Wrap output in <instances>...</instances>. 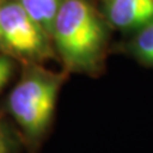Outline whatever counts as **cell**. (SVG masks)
Listing matches in <instances>:
<instances>
[{"mask_svg":"<svg viewBox=\"0 0 153 153\" xmlns=\"http://www.w3.org/2000/svg\"><path fill=\"white\" fill-rule=\"evenodd\" d=\"M51 35L65 64L71 69L94 65L105 45L102 23L84 0H63Z\"/></svg>","mask_w":153,"mask_h":153,"instance_id":"obj_1","label":"cell"},{"mask_svg":"<svg viewBox=\"0 0 153 153\" xmlns=\"http://www.w3.org/2000/svg\"><path fill=\"white\" fill-rule=\"evenodd\" d=\"M60 84V76L33 70L12 91L9 108L28 137L42 135L50 125Z\"/></svg>","mask_w":153,"mask_h":153,"instance_id":"obj_2","label":"cell"},{"mask_svg":"<svg viewBox=\"0 0 153 153\" xmlns=\"http://www.w3.org/2000/svg\"><path fill=\"white\" fill-rule=\"evenodd\" d=\"M45 33L21 3H3L0 8V41L12 51L28 57L44 55L46 52Z\"/></svg>","mask_w":153,"mask_h":153,"instance_id":"obj_3","label":"cell"},{"mask_svg":"<svg viewBox=\"0 0 153 153\" xmlns=\"http://www.w3.org/2000/svg\"><path fill=\"white\" fill-rule=\"evenodd\" d=\"M106 14L117 28H143L153 22V0H106Z\"/></svg>","mask_w":153,"mask_h":153,"instance_id":"obj_4","label":"cell"},{"mask_svg":"<svg viewBox=\"0 0 153 153\" xmlns=\"http://www.w3.org/2000/svg\"><path fill=\"white\" fill-rule=\"evenodd\" d=\"M21 5L46 33H51L63 0H19Z\"/></svg>","mask_w":153,"mask_h":153,"instance_id":"obj_5","label":"cell"},{"mask_svg":"<svg viewBox=\"0 0 153 153\" xmlns=\"http://www.w3.org/2000/svg\"><path fill=\"white\" fill-rule=\"evenodd\" d=\"M133 49L140 60L153 65V22L142 28L134 40Z\"/></svg>","mask_w":153,"mask_h":153,"instance_id":"obj_6","label":"cell"},{"mask_svg":"<svg viewBox=\"0 0 153 153\" xmlns=\"http://www.w3.org/2000/svg\"><path fill=\"white\" fill-rule=\"evenodd\" d=\"M12 75V63L7 57L0 56V89H1L5 83L9 80Z\"/></svg>","mask_w":153,"mask_h":153,"instance_id":"obj_7","label":"cell"},{"mask_svg":"<svg viewBox=\"0 0 153 153\" xmlns=\"http://www.w3.org/2000/svg\"><path fill=\"white\" fill-rule=\"evenodd\" d=\"M8 148H7V142H5V137L0 129V153H7Z\"/></svg>","mask_w":153,"mask_h":153,"instance_id":"obj_8","label":"cell"},{"mask_svg":"<svg viewBox=\"0 0 153 153\" xmlns=\"http://www.w3.org/2000/svg\"><path fill=\"white\" fill-rule=\"evenodd\" d=\"M1 5H3V0H0V8H1Z\"/></svg>","mask_w":153,"mask_h":153,"instance_id":"obj_9","label":"cell"}]
</instances>
